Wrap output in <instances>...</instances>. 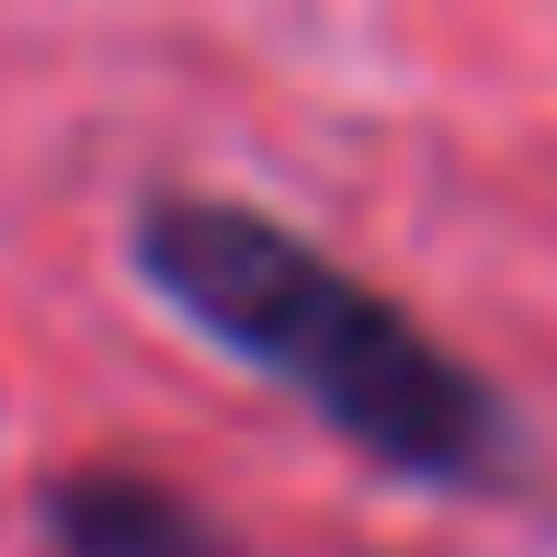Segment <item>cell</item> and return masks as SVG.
<instances>
[{
	"mask_svg": "<svg viewBox=\"0 0 557 557\" xmlns=\"http://www.w3.org/2000/svg\"><path fill=\"white\" fill-rule=\"evenodd\" d=\"M137 273L194 319L206 342H227L239 364H262L273 387H296L319 421L375 455L387 478L421 490H478V478H512V398L478 364L421 331L387 285L342 273L319 239H296L285 216L239 206V194H137Z\"/></svg>",
	"mask_w": 557,
	"mask_h": 557,
	"instance_id": "cell-1",
	"label": "cell"
},
{
	"mask_svg": "<svg viewBox=\"0 0 557 557\" xmlns=\"http://www.w3.org/2000/svg\"><path fill=\"white\" fill-rule=\"evenodd\" d=\"M35 523L58 557H239L183 490H160L137 467H46Z\"/></svg>",
	"mask_w": 557,
	"mask_h": 557,
	"instance_id": "cell-2",
	"label": "cell"
}]
</instances>
